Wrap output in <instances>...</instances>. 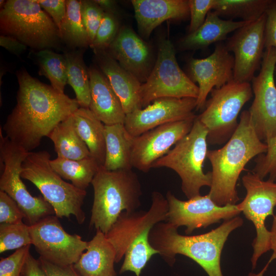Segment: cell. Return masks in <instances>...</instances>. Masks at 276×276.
<instances>
[{
    "label": "cell",
    "instance_id": "obj_9",
    "mask_svg": "<svg viewBox=\"0 0 276 276\" xmlns=\"http://www.w3.org/2000/svg\"><path fill=\"white\" fill-rule=\"evenodd\" d=\"M29 152L4 136L0 130V191L18 204L29 225L55 215L52 206L42 196H33L21 177V165Z\"/></svg>",
    "mask_w": 276,
    "mask_h": 276
},
{
    "label": "cell",
    "instance_id": "obj_36",
    "mask_svg": "<svg viewBox=\"0 0 276 276\" xmlns=\"http://www.w3.org/2000/svg\"><path fill=\"white\" fill-rule=\"evenodd\" d=\"M119 23L114 14L105 12L96 37L90 45L94 51L107 50L119 32Z\"/></svg>",
    "mask_w": 276,
    "mask_h": 276
},
{
    "label": "cell",
    "instance_id": "obj_48",
    "mask_svg": "<svg viewBox=\"0 0 276 276\" xmlns=\"http://www.w3.org/2000/svg\"><path fill=\"white\" fill-rule=\"evenodd\" d=\"M94 1L105 12L114 14L116 8V3L115 1L111 0H95Z\"/></svg>",
    "mask_w": 276,
    "mask_h": 276
},
{
    "label": "cell",
    "instance_id": "obj_37",
    "mask_svg": "<svg viewBox=\"0 0 276 276\" xmlns=\"http://www.w3.org/2000/svg\"><path fill=\"white\" fill-rule=\"evenodd\" d=\"M81 14L87 33L90 46L94 41L105 12L94 1H80Z\"/></svg>",
    "mask_w": 276,
    "mask_h": 276
},
{
    "label": "cell",
    "instance_id": "obj_41",
    "mask_svg": "<svg viewBox=\"0 0 276 276\" xmlns=\"http://www.w3.org/2000/svg\"><path fill=\"white\" fill-rule=\"evenodd\" d=\"M215 0H189L190 24L189 33L198 29L204 22L208 13L213 10Z\"/></svg>",
    "mask_w": 276,
    "mask_h": 276
},
{
    "label": "cell",
    "instance_id": "obj_45",
    "mask_svg": "<svg viewBox=\"0 0 276 276\" xmlns=\"http://www.w3.org/2000/svg\"><path fill=\"white\" fill-rule=\"evenodd\" d=\"M22 276H47L39 259H35L30 252L24 266Z\"/></svg>",
    "mask_w": 276,
    "mask_h": 276
},
{
    "label": "cell",
    "instance_id": "obj_18",
    "mask_svg": "<svg viewBox=\"0 0 276 276\" xmlns=\"http://www.w3.org/2000/svg\"><path fill=\"white\" fill-rule=\"evenodd\" d=\"M145 108L126 115L124 125L133 137L159 126L185 120L196 116V99L163 98L155 100Z\"/></svg>",
    "mask_w": 276,
    "mask_h": 276
},
{
    "label": "cell",
    "instance_id": "obj_49",
    "mask_svg": "<svg viewBox=\"0 0 276 276\" xmlns=\"http://www.w3.org/2000/svg\"><path fill=\"white\" fill-rule=\"evenodd\" d=\"M270 263L271 262L268 261L267 264L264 266V267L260 272L258 273L250 272L248 274L247 276H264V274L266 271Z\"/></svg>",
    "mask_w": 276,
    "mask_h": 276
},
{
    "label": "cell",
    "instance_id": "obj_46",
    "mask_svg": "<svg viewBox=\"0 0 276 276\" xmlns=\"http://www.w3.org/2000/svg\"><path fill=\"white\" fill-rule=\"evenodd\" d=\"M0 45L9 52L19 55L24 52L27 47L17 39L7 35H1Z\"/></svg>",
    "mask_w": 276,
    "mask_h": 276
},
{
    "label": "cell",
    "instance_id": "obj_39",
    "mask_svg": "<svg viewBox=\"0 0 276 276\" xmlns=\"http://www.w3.org/2000/svg\"><path fill=\"white\" fill-rule=\"evenodd\" d=\"M31 245L16 249L14 253L0 260V276H21L30 253Z\"/></svg>",
    "mask_w": 276,
    "mask_h": 276
},
{
    "label": "cell",
    "instance_id": "obj_21",
    "mask_svg": "<svg viewBox=\"0 0 276 276\" xmlns=\"http://www.w3.org/2000/svg\"><path fill=\"white\" fill-rule=\"evenodd\" d=\"M94 53L100 70L119 97L126 115L143 108L140 96L142 83L123 68L107 50Z\"/></svg>",
    "mask_w": 276,
    "mask_h": 276
},
{
    "label": "cell",
    "instance_id": "obj_5",
    "mask_svg": "<svg viewBox=\"0 0 276 276\" xmlns=\"http://www.w3.org/2000/svg\"><path fill=\"white\" fill-rule=\"evenodd\" d=\"M47 151L29 152L21 165V177L38 188L57 217L73 216L82 224L86 218L82 205L86 192L64 181L53 169Z\"/></svg>",
    "mask_w": 276,
    "mask_h": 276
},
{
    "label": "cell",
    "instance_id": "obj_43",
    "mask_svg": "<svg viewBox=\"0 0 276 276\" xmlns=\"http://www.w3.org/2000/svg\"><path fill=\"white\" fill-rule=\"evenodd\" d=\"M265 13V49H276V1H272Z\"/></svg>",
    "mask_w": 276,
    "mask_h": 276
},
{
    "label": "cell",
    "instance_id": "obj_10",
    "mask_svg": "<svg viewBox=\"0 0 276 276\" xmlns=\"http://www.w3.org/2000/svg\"><path fill=\"white\" fill-rule=\"evenodd\" d=\"M198 94V85L178 65L173 43L168 39H162L159 42L155 65L147 81L141 86L142 108L160 98L197 99Z\"/></svg>",
    "mask_w": 276,
    "mask_h": 276
},
{
    "label": "cell",
    "instance_id": "obj_34",
    "mask_svg": "<svg viewBox=\"0 0 276 276\" xmlns=\"http://www.w3.org/2000/svg\"><path fill=\"white\" fill-rule=\"evenodd\" d=\"M150 231L144 232L129 245L125 253L119 273L129 271L134 272L136 276H140L142 270L151 257L159 254L149 242Z\"/></svg>",
    "mask_w": 276,
    "mask_h": 276
},
{
    "label": "cell",
    "instance_id": "obj_1",
    "mask_svg": "<svg viewBox=\"0 0 276 276\" xmlns=\"http://www.w3.org/2000/svg\"><path fill=\"white\" fill-rule=\"evenodd\" d=\"M17 78L16 104L3 130L12 142L29 152L80 106L76 99L42 83L25 70L17 72Z\"/></svg>",
    "mask_w": 276,
    "mask_h": 276
},
{
    "label": "cell",
    "instance_id": "obj_27",
    "mask_svg": "<svg viewBox=\"0 0 276 276\" xmlns=\"http://www.w3.org/2000/svg\"><path fill=\"white\" fill-rule=\"evenodd\" d=\"M75 129L86 145L91 157L103 166L106 153L105 125L89 108L79 107L72 115Z\"/></svg>",
    "mask_w": 276,
    "mask_h": 276
},
{
    "label": "cell",
    "instance_id": "obj_42",
    "mask_svg": "<svg viewBox=\"0 0 276 276\" xmlns=\"http://www.w3.org/2000/svg\"><path fill=\"white\" fill-rule=\"evenodd\" d=\"M51 17L59 30L66 15V1L35 0Z\"/></svg>",
    "mask_w": 276,
    "mask_h": 276
},
{
    "label": "cell",
    "instance_id": "obj_7",
    "mask_svg": "<svg viewBox=\"0 0 276 276\" xmlns=\"http://www.w3.org/2000/svg\"><path fill=\"white\" fill-rule=\"evenodd\" d=\"M208 131L195 118L190 131L164 156L156 160L152 168H167L175 171L181 181V190L188 199L200 194L202 187H210L211 171L204 173L206 158Z\"/></svg>",
    "mask_w": 276,
    "mask_h": 276
},
{
    "label": "cell",
    "instance_id": "obj_13",
    "mask_svg": "<svg viewBox=\"0 0 276 276\" xmlns=\"http://www.w3.org/2000/svg\"><path fill=\"white\" fill-rule=\"evenodd\" d=\"M276 49L264 52L259 74L251 80L254 99L249 110L258 137L266 143L276 136Z\"/></svg>",
    "mask_w": 276,
    "mask_h": 276
},
{
    "label": "cell",
    "instance_id": "obj_40",
    "mask_svg": "<svg viewBox=\"0 0 276 276\" xmlns=\"http://www.w3.org/2000/svg\"><path fill=\"white\" fill-rule=\"evenodd\" d=\"M25 217L16 202L6 193L0 191V223H19Z\"/></svg>",
    "mask_w": 276,
    "mask_h": 276
},
{
    "label": "cell",
    "instance_id": "obj_44",
    "mask_svg": "<svg viewBox=\"0 0 276 276\" xmlns=\"http://www.w3.org/2000/svg\"><path fill=\"white\" fill-rule=\"evenodd\" d=\"M38 259L47 276H81L73 265L61 266L52 263L40 257Z\"/></svg>",
    "mask_w": 276,
    "mask_h": 276
},
{
    "label": "cell",
    "instance_id": "obj_22",
    "mask_svg": "<svg viewBox=\"0 0 276 276\" xmlns=\"http://www.w3.org/2000/svg\"><path fill=\"white\" fill-rule=\"evenodd\" d=\"M139 32L148 37L153 30L168 19L180 20L190 15L187 0H132Z\"/></svg>",
    "mask_w": 276,
    "mask_h": 276
},
{
    "label": "cell",
    "instance_id": "obj_16",
    "mask_svg": "<svg viewBox=\"0 0 276 276\" xmlns=\"http://www.w3.org/2000/svg\"><path fill=\"white\" fill-rule=\"evenodd\" d=\"M266 13L236 30L225 44L234 55V80L249 82L262 61L265 49Z\"/></svg>",
    "mask_w": 276,
    "mask_h": 276
},
{
    "label": "cell",
    "instance_id": "obj_11",
    "mask_svg": "<svg viewBox=\"0 0 276 276\" xmlns=\"http://www.w3.org/2000/svg\"><path fill=\"white\" fill-rule=\"evenodd\" d=\"M246 190L245 198L237 204L245 217L252 222L256 231L253 241V253L251 258L252 268H256L259 259L270 250V231L267 229L265 222L269 216H273L276 206V182L264 180L251 171L242 178Z\"/></svg>",
    "mask_w": 276,
    "mask_h": 276
},
{
    "label": "cell",
    "instance_id": "obj_47",
    "mask_svg": "<svg viewBox=\"0 0 276 276\" xmlns=\"http://www.w3.org/2000/svg\"><path fill=\"white\" fill-rule=\"evenodd\" d=\"M270 233V249L272 250V254L269 261L271 262L273 260L276 259V215L273 216Z\"/></svg>",
    "mask_w": 276,
    "mask_h": 276
},
{
    "label": "cell",
    "instance_id": "obj_32",
    "mask_svg": "<svg viewBox=\"0 0 276 276\" xmlns=\"http://www.w3.org/2000/svg\"><path fill=\"white\" fill-rule=\"evenodd\" d=\"M273 0H215L213 10L220 16L253 21L264 14Z\"/></svg>",
    "mask_w": 276,
    "mask_h": 276
},
{
    "label": "cell",
    "instance_id": "obj_28",
    "mask_svg": "<svg viewBox=\"0 0 276 276\" xmlns=\"http://www.w3.org/2000/svg\"><path fill=\"white\" fill-rule=\"evenodd\" d=\"M72 115L59 123L48 137L54 143L58 157L79 160L90 157L86 145L75 129Z\"/></svg>",
    "mask_w": 276,
    "mask_h": 276
},
{
    "label": "cell",
    "instance_id": "obj_2",
    "mask_svg": "<svg viewBox=\"0 0 276 276\" xmlns=\"http://www.w3.org/2000/svg\"><path fill=\"white\" fill-rule=\"evenodd\" d=\"M267 149L266 143L256 134L249 111H243L229 140L221 148L208 150L207 153L212 167L208 194L216 204H236L239 200L237 183L240 174L251 159L265 153Z\"/></svg>",
    "mask_w": 276,
    "mask_h": 276
},
{
    "label": "cell",
    "instance_id": "obj_26",
    "mask_svg": "<svg viewBox=\"0 0 276 276\" xmlns=\"http://www.w3.org/2000/svg\"><path fill=\"white\" fill-rule=\"evenodd\" d=\"M106 153L104 167L110 171L132 169V149L134 137L124 124L105 125Z\"/></svg>",
    "mask_w": 276,
    "mask_h": 276
},
{
    "label": "cell",
    "instance_id": "obj_6",
    "mask_svg": "<svg viewBox=\"0 0 276 276\" xmlns=\"http://www.w3.org/2000/svg\"><path fill=\"white\" fill-rule=\"evenodd\" d=\"M1 35L13 37L31 49H57L61 39L51 17L35 0H8L0 11Z\"/></svg>",
    "mask_w": 276,
    "mask_h": 276
},
{
    "label": "cell",
    "instance_id": "obj_15",
    "mask_svg": "<svg viewBox=\"0 0 276 276\" xmlns=\"http://www.w3.org/2000/svg\"><path fill=\"white\" fill-rule=\"evenodd\" d=\"M169 210L166 197L159 192L152 193V203L147 211L123 212L105 236L116 252L119 263L131 243L141 235L150 231L157 223L167 221Z\"/></svg>",
    "mask_w": 276,
    "mask_h": 276
},
{
    "label": "cell",
    "instance_id": "obj_30",
    "mask_svg": "<svg viewBox=\"0 0 276 276\" xmlns=\"http://www.w3.org/2000/svg\"><path fill=\"white\" fill-rule=\"evenodd\" d=\"M63 55L67 65V83L74 89L80 107L89 108L90 102L88 68L80 50L65 52Z\"/></svg>",
    "mask_w": 276,
    "mask_h": 276
},
{
    "label": "cell",
    "instance_id": "obj_12",
    "mask_svg": "<svg viewBox=\"0 0 276 276\" xmlns=\"http://www.w3.org/2000/svg\"><path fill=\"white\" fill-rule=\"evenodd\" d=\"M59 218L50 215L29 225L33 245L40 257L52 263L73 265L86 249L87 242L62 227Z\"/></svg>",
    "mask_w": 276,
    "mask_h": 276
},
{
    "label": "cell",
    "instance_id": "obj_8",
    "mask_svg": "<svg viewBox=\"0 0 276 276\" xmlns=\"http://www.w3.org/2000/svg\"><path fill=\"white\" fill-rule=\"evenodd\" d=\"M252 94L249 82L234 79L212 90L204 110L197 116L207 129L208 144L221 145L229 140L238 126L241 110Z\"/></svg>",
    "mask_w": 276,
    "mask_h": 276
},
{
    "label": "cell",
    "instance_id": "obj_31",
    "mask_svg": "<svg viewBox=\"0 0 276 276\" xmlns=\"http://www.w3.org/2000/svg\"><path fill=\"white\" fill-rule=\"evenodd\" d=\"M66 15L59 29L61 40L72 48L90 47L82 20L80 1L66 0Z\"/></svg>",
    "mask_w": 276,
    "mask_h": 276
},
{
    "label": "cell",
    "instance_id": "obj_23",
    "mask_svg": "<svg viewBox=\"0 0 276 276\" xmlns=\"http://www.w3.org/2000/svg\"><path fill=\"white\" fill-rule=\"evenodd\" d=\"M90 81L89 109L104 125L124 124L126 114L109 80L97 68H88Z\"/></svg>",
    "mask_w": 276,
    "mask_h": 276
},
{
    "label": "cell",
    "instance_id": "obj_4",
    "mask_svg": "<svg viewBox=\"0 0 276 276\" xmlns=\"http://www.w3.org/2000/svg\"><path fill=\"white\" fill-rule=\"evenodd\" d=\"M91 184L94 197L89 226L104 234L123 212H133L141 204V185L132 169L110 171L100 166Z\"/></svg>",
    "mask_w": 276,
    "mask_h": 276
},
{
    "label": "cell",
    "instance_id": "obj_29",
    "mask_svg": "<svg viewBox=\"0 0 276 276\" xmlns=\"http://www.w3.org/2000/svg\"><path fill=\"white\" fill-rule=\"evenodd\" d=\"M50 163L63 179L71 181L74 186L83 190L91 183L100 166L91 156L79 160L57 157L51 159Z\"/></svg>",
    "mask_w": 276,
    "mask_h": 276
},
{
    "label": "cell",
    "instance_id": "obj_17",
    "mask_svg": "<svg viewBox=\"0 0 276 276\" xmlns=\"http://www.w3.org/2000/svg\"><path fill=\"white\" fill-rule=\"evenodd\" d=\"M196 118L166 124L134 137L131 155L133 168L148 172L156 160L190 131Z\"/></svg>",
    "mask_w": 276,
    "mask_h": 276
},
{
    "label": "cell",
    "instance_id": "obj_25",
    "mask_svg": "<svg viewBox=\"0 0 276 276\" xmlns=\"http://www.w3.org/2000/svg\"><path fill=\"white\" fill-rule=\"evenodd\" d=\"M248 22L243 20L223 19L216 12L211 10L208 13L203 24L181 40L180 47L183 50L204 49L213 43L226 39L229 33Z\"/></svg>",
    "mask_w": 276,
    "mask_h": 276
},
{
    "label": "cell",
    "instance_id": "obj_19",
    "mask_svg": "<svg viewBox=\"0 0 276 276\" xmlns=\"http://www.w3.org/2000/svg\"><path fill=\"white\" fill-rule=\"evenodd\" d=\"M188 67L190 78L198 85L196 110L204 108L207 97L213 88H219L234 79V57L221 43L217 44L208 57L191 58Z\"/></svg>",
    "mask_w": 276,
    "mask_h": 276
},
{
    "label": "cell",
    "instance_id": "obj_14",
    "mask_svg": "<svg viewBox=\"0 0 276 276\" xmlns=\"http://www.w3.org/2000/svg\"><path fill=\"white\" fill-rule=\"evenodd\" d=\"M166 197L169 206L167 222L177 228L186 226L185 233L188 235L196 229L205 228L221 220L230 219L241 213L237 204H216L209 194L184 201L168 191Z\"/></svg>",
    "mask_w": 276,
    "mask_h": 276
},
{
    "label": "cell",
    "instance_id": "obj_20",
    "mask_svg": "<svg viewBox=\"0 0 276 276\" xmlns=\"http://www.w3.org/2000/svg\"><path fill=\"white\" fill-rule=\"evenodd\" d=\"M120 65L142 84L152 71L151 55L147 44L131 29L123 27L107 50Z\"/></svg>",
    "mask_w": 276,
    "mask_h": 276
},
{
    "label": "cell",
    "instance_id": "obj_33",
    "mask_svg": "<svg viewBox=\"0 0 276 276\" xmlns=\"http://www.w3.org/2000/svg\"><path fill=\"white\" fill-rule=\"evenodd\" d=\"M35 57L39 68V74L48 78L54 89L64 93L67 81L64 55L45 49L35 52Z\"/></svg>",
    "mask_w": 276,
    "mask_h": 276
},
{
    "label": "cell",
    "instance_id": "obj_35",
    "mask_svg": "<svg viewBox=\"0 0 276 276\" xmlns=\"http://www.w3.org/2000/svg\"><path fill=\"white\" fill-rule=\"evenodd\" d=\"M30 226L22 221L16 223H1L0 252L17 249L32 245Z\"/></svg>",
    "mask_w": 276,
    "mask_h": 276
},
{
    "label": "cell",
    "instance_id": "obj_3",
    "mask_svg": "<svg viewBox=\"0 0 276 276\" xmlns=\"http://www.w3.org/2000/svg\"><path fill=\"white\" fill-rule=\"evenodd\" d=\"M243 220L237 216L224 220L217 228L204 234L185 236L170 223L160 222L150 230L149 241L170 266L180 254L196 262L209 276H223L221 267L222 250L230 234L240 227Z\"/></svg>",
    "mask_w": 276,
    "mask_h": 276
},
{
    "label": "cell",
    "instance_id": "obj_50",
    "mask_svg": "<svg viewBox=\"0 0 276 276\" xmlns=\"http://www.w3.org/2000/svg\"><path fill=\"white\" fill-rule=\"evenodd\" d=\"M275 73H276V66H275Z\"/></svg>",
    "mask_w": 276,
    "mask_h": 276
},
{
    "label": "cell",
    "instance_id": "obj_24",
    "mask_svg": "<svg viewBox=\"0 0 276 276\" xmlns=\"http://www.w3.org/2000/svg\"><path fill=\"white\" fill-rule=\"evenodd\" d=\"M85 250L73 265L81 276H116V250L103 233L97 230Z\"/></svg>",
    "mask_w": 276,
    "mask_h": 276
},
{
    "label": "cell",
    "instance_id": "obj_38",
    "mask_svg": "<svg viewBox=\"0 0 276 276\" xmlns=\"http://www.w3.org/2000/svg\"><path fill=\"white\" fill-rule=\"evenodd\" d=\"M266 144V152L258 156L255 159L256 165L252 172L262 179L267 176L269 179L276 180V136L269 140Z\"/></svg>",
    "mask_w": 276,
    "mask_h": 276
}]
</instances>
